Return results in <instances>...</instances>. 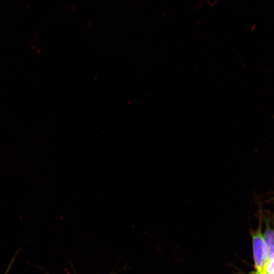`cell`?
<instances>
[{"label": "cell", "mask_w": 274, "mask_h": 274, "mask_svg": "<svg viewBox=\"0 0 274 274\" xmlns=\"http://www.w3.org/2000/svg\"><path fill=\"white\" fill-rule=\"evenodd\" d=\"M15 259H16V256H14L13 258V259L11 260V261L10 262L7 268L5 270V273L4 274H9V272L10 271V269H11V267H12V266L13 265V264Z\"/></svg>", "instance_id": "3"}, {"label": "cell", "mask_w": 274, "mask_h": 274, "mask_svg": "<svg viewBox=\"0 0 274 274\" xmlns=\"http://www.w3.org/2000/svg\"><path fill=\"white\" fill-rule=\"evenodd\" d=\"M269 217L267 213L265 216V230L263 233L264 241L266 247L268 261L274 257V230L269 226Z\"/></svg>", "instance_id": "2"}, {"label": "cell", "mask_w": 274, "mask_h": 274, "mask_svg": "<svg viewBox=\"0 0 274 274\" xmlns=\"http://www.w3.org/2000/svg\"><path fill=\"white\" fill-rule=\"evenodd\" d=\"M272 117L274 118V116H272ZM273 216H274V209H273Z\"/></svg>", "instance_id": "4"}, {"label": "cell", "mask_w": 274, "mask_h": 274, "mask_svg": "<svg viewBox=\"0 0 274 274\" xmlns=\"http://www.w3.org/2000/svg\"><path fill=\"white\" fill-rule=\"evenodd\" d=\"M259 209V225L255 230H251L252 239L253 257L255 264V274H261L268 262L266 247L262 233V212L261 206Z\"/></svg>", "instance_id": "1"}]
</instances>
